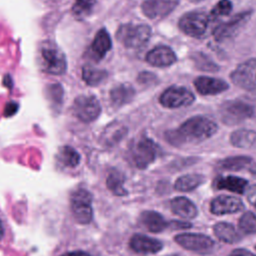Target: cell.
<instances>
[{
  "label": "cell",
  "mask_w": 256,
  "mask_h": 256,
  "mask_svg": "<svg viewBox=\"0 0 256 256\" xmlns=\"http://www.w3.org/2000/svg\"><path fill=\"white\" fill-rule=\"evenodd\" d=\"M247 199L251 205L256 209V185H252L247 192Z\"/></svg>",
  "instance_id": "36"
},
{
  "label": "cell",
  "mask_w": 256,
  "mask_h": 256,
  "mask_svg": "<svg viewBox=\"0 0 256 256\" xmlns=\"http://www.w3.org/2000/svg\"><path fill=\"white\" fill-rule=\"evenodd\" d=\"M48 97L50 101L54 105H60L62 103V98H63V89L62 86L59 84H52L48 87L47 90Z\"/></svg>",
  "instance_id": "34"
},
{
  "label": "cell",
  "mask_w": 256,
  "mask_h": 256,
  "mask_svg": "<svg viewBox=\"0 0 256 256\" xmlns=\"http://www.w3.org/2000/svg\"><path fill=\"white\" fill-rule=\"evenodd\" d=\"M232 82L253 94H256V58L239 64L230 74Z\"/></svg>",
  "instance_id": "7"
},
{
  "label": "cell",
  "mask_w": 256,
  "mask_h": 256,
  "mask_svg": "<svg viewBox=\"0 0 256 256\" xmlns=\"http://www.w3.org/2000/svg\"><path fill=\"white\" fill-rule=\"evenodd\" d=\"M216 237L225 243H235L240 240V235L233 225L225 222H219L213 227Z\"/></svg>",
  "instance_id": "24"
},
{
  "label": "cell",
  "mask_w": 256,
  "mask_h": 256,
  "mask_svg": "<svg viewBox=\"0 0 256 256\" xmlns=\"http://www.w3.org/2000/svg\"><path fill=\"white\" fill-rule=\"evenodd\" d=\"M61 256H90V254H88L87 252H84V251H72V252L65 253Z\"/></svg>",
  "instance_id": "40"
},
{
  "label": "cell",
  "mask_w": 256,
  "mask_h": 256,
  "mask_svg": "<svg viewBox=\"0 0 256 256\" xmlns=\"http://www.w3.org/2000/svg\"><path fill=\"white\" fill-rule=\"evenodd\" d=\"M255 248H256V247H255Z\"/></svg>",
  "instance_id": "45"
},
{
  "label": "cell",
  "mask_w": 256,
  "mask_h": 256,
  "mask_svg": "<svg viewBox=\"0 0 256 256\" xmlns=\"http://www.w3.org/2000/svg\"><path fill=\"white\" fill-rule=\"evenodd\" d=\"M247 185V180L237 176H221L215 179L217 189H224L237 194H243Z\"/></svg>",
  "instance_id": "21"
},
{
  "label": "cell",
  "mask_w": 256,
  "mask_h": 256,
  "mask_svg": "<svg viewBox=\"0 0 256 256\" xmlns=\"http://www.w3.org/2000/svg\"><path fill=\"white\" fill-rule=\"evenodd\" d=\"M176 5V0H145L142 3L141 9L146 17L158 19L170 14Z\"/></svg>",
  "instance_id": "13"
},
{
  "label": "cell",
  "mask_w": 256,
  "mask_h": 256,
  "mask_svg": "<svg viewBox=\"0 0 256 256\" xmlns=\"http://www.w3.org/2000/svg\"><path fill=\"white\" fill-rule=\"evenodd\" d=\"M194 86L201 95H216L228 89V84L219 79L208 76H200L194 80Z\"/></svg>",
  "instance_id": "16"
},
{
  "label": "cell",
  "mask_w": 256,
  "mask_h": 256,
  "mask_svg": "<svg viewBox=\"0 0 256 256\" xmlns=\"http://www.w3.org/2000/svg\"><path fill=\"white\" fill-rule=\"evenodd\" d=\"M253 114V106L240 99L225 101L219 107L220 119L227 125H235L240 123L252 117Z\"/></svg>",
  "instance_id": "4"
},
{
  "label": "cell",
  "mask_w": 256,
  "mask_h": 256,
  "mask_svg": "<svg viewBox=\"0 0 256 256\" xmlns=\"http://www.w3.org/2000/svg\"><path fill=\"white\" fill-rule=\"evenodd\" d=\"M193 93L183 86H170L159 97V102L166 108L189 106L194 102Z\"/></svg>",
  "instance_id": "9"
},
{
  "label": "cell",
  "mask_w": 256,
  "mask_h": 256,
  "mask_svg": "<svg viewBox=\"0 0 256 256\" xmlns=\"http://www.w3.org/2000/svg\"><path fill=\"white\" fill-rule=\"evenodd\" d=\"M217 129V124L213 120L198 115L187 119L179 127L166 131L165 139L176 147L195 145L212 137Z\"/></svg>",
  "instance_id": "1"
},
{
  "label": "cell",
  "mask_w": 256,
  "mask_h": 256,
  "mask_svg": "<svg viewBox=\"0 0 256 256\" xmlns=\"http://www.w3.org/2000/svg\"><path fill=\"white\" fill-rule=\"evenodd\" d=\"M130 248L137 253H157L162 249V243L155 239L142 234H135L129 241Z\"/></svg>",
  "instance_id": "18"
},
{
  "label": "cell",
  "mask_w": 256,
  "mask_h": 256,
  "mask_svg": "<svg viewBox=\"0 0 256 256\" xmlns=\"http://www.w3.org/2000/svg\"><path fill=\"white\" fill-rule=\"evenodd\" d=\"M252 14V11H243L236 14L228 21L218 25L213 31V37L215 41L222 42L231 37H234L248 22Z\"/></svg>",
  "instance_id": "10"
},
{
  "label": "cell",
  "mask_w": 256,
  "mask_h": 256,
  "mask_svg": "<svg viewBox=\"0 0 256 256\" xmlns=\"http://www.w3.org/2000/svg\"><path fill=\"white\" fill-rule=\"evenodd\" d=\"M190 58L198 70L206 72H215L219 70V66L210 57L202 52H193Z\"/></svg>",
  "instance_id": "28"
},
{
  "label": "cell",
  "mask_w": 256,
  "mask_h": 256,
  "mask_svg": "<svg viewBox=\"0 0 256 256\" xmlns=\"http://www.w3.org/2000/svg\"><path fill=\"white\" fill-rule=\"evenodd\" d=\"M232 11V2L230 0H220L211 9L209 17L211 20L226 16Z\"/></svg>",
  "instance_id": "33"
},
{
  "label": "cell",
  "mask_w": 256,
  "mask_h": 256,
  "mask_svg": "<svg viewBox=\"0 0 256 256\" xmlns=\"http://www.w3.org/2000/svg\"><path fill=\"white\" fill-rule=\"evenodd\" d=\"M172 228L174 229H188L191 227V224L184 221H172L170 223Z\"/></svg>",
  "instance_id": "39"
},
{
  "label": "cell",
  "mask_w": 256,
  "mask_h": 256,
  "mask_svg": "<svg viewBox=\"0 0 256 256\" xmlns=\"http://www.w3.org/2000/svg\"><path fill=\"white\" fill-rule=\"evenodd\" d=\"M229 256H256V255L253 254V253H251L250 251H248V250H246V249H241V248H239V249H234V250L230 253Z\"/></svg>",
  "instance_id": "38"
},
{
  "label": "cell",
  "mask_w": 256,
  "mask_h": 256,
  "mask_svg": "<svg viewBox=\"0 0 256 256\" xmlns=\"http://www.w3.org/2000/svg\"><path fill=\"white\" fill-rule=\"evenodd\" d=\"M171 210L177 216L184 219H192L197 216V208L193 202L185 197H176L170 202Z\"/></svg>",
  "instance_id": "20"
},
{
  "label": "cell",
  "mask_w": 256,
  "mask_h": 256,
  "mask_svg": "<svg viewBox=\"0 0 256 256\" xmlns=\"http://www.w3.org/2000/svg\"><path fill=\"white\" fill-rule=\"evenodd\" d=\"M157 153L158 146L148 137L140 138L132 150L134 163L140 169H144L149 166L156 159Z\"/></svg>",
  "instance_id": "11"
},
{
  "label": "cell",
  "mask_w": 256,
  "mask_h": 256,
  "mask_svg": "<svg viewBox=\"0 0 256 256\" xmlns=\"http://www.w3.org/2000/svg\"><path fill=\"white\" fill-rule=\"evenodd\" d=\"M208 14L200 11H193L184 14L178 22L179 29L186 35L194 38L202 37L210 21Z\"/></svg>",
  "instance_id": "6"
},
{
  "label": "cell",
  "mask_w": 256,
  "mask_h": 256,
  "mask_svg": "<svg viewBox=\"0 0 256 256\" xmlns=\"http://www.w3.org/2000/svg\"><path fill=\"white\" fill-rule=\"evenodd\" d=\"M141 224L152 233H159L163 231L169 224L164 217L156 211H143L140 215Z\"/></svg>",
  "instance_id": "19"
},
{
  "label": "cell",
  "mask_w": 256,
  "mask_h": 256,
  "mask_svg": "<svg viewBox=\"0 0 256 256\" xmlns=\"http://www.w3.org/2000/svg\"><path fill=\"white\" fill-rule=\"evenodd\" d=\"M135 95L134 88L128 83H121L112 88L110 98L114 105L122 106L129 103Z\"/></svg>",
  "instance_id": "22"
},
{
  "label": "cell",
  "mask_w": 256,
  "mask_h": 256,
  "mask_svg": "<svg viewBox=\"0 0 256 256\" xmlns=\"http://www.w3.org/2000/svg\"><path fill=\"white\" fill-rule=\"evenodd\" d=\"M39 62L45 73L62 75L67 69L65 54L59 46L50 40H45L39 46Z\"/></svg>",
  "instance_id": "2"
},
{
  "label": "cell",
  "mask_w": 256,
  "mask_h": 256,
  "mask_svg": "<svg viewBox=\"0 0 256 256\" xmlns=\"http://www.w3.org/2000/svg\"><path fill=\"white\" fill-rule=\"evenodd\" d=\"M96 0H75L72 6V12L76 18H84L91 14Z\"/></svg>",
  "instance_id": "31"
},
{
  "label": "cell",
  "mask_w": 256,
  "mask_h": 256,
  "mask_svg": "<svg viewBox=\"0 0 256 256\" xmlns=\"http://www.w3.org/2000/svg\"><path fill=\"white\" fill-rule=\"evenodd\" d=\"M190 1H197V0H190Z\"/></svg>",
  "instance_id": "44"
},
{
  "label": "cell",
  "mask_w": 256,
  "mask_h": 256,
  "mask_svg": "<svg viewBox=\"0 0 256 256\" xmlns=\"http://www.w3.org/2000/svg\"><path fill=\"white\" fill-rule=\"evenodd\" d=\"M71 210L75 220L80 224H88L93 219L92 195L86 189L73 192L70 199Z\"/></svg>",
  "instance_id": "5"
},
{
  "label": "cell",
  "mask_w": 256,
  "mask_h": 256,
  "mask_svg": "<svg viewBox=\"0 0 256 256\" xmlns=\"http://www.w3.org/2000/svg\"><path fill=\"white\" fill-rule=\"evenodd\" d=\"M4 235V227H3V224H2V221L0 219V239H2Z\"/></svg>",
  "instance_id": "43"
},
{
  "label": "cell",
  "mask_w": 256,
  "mask_h": 256,
  "mask_svg": "<svg viewBox=\"0 0 256 256\" xmlns=\"http://www.w3.org/2000/svg\"><path fill=\"white\" fill-rule=\"evenodd\" d=\"M252 162V158L248 156H231L227 157L225 159H222L218 162V167L222 170H240L248 165H250Z\"/></svg>",
  "instance_id": "27"
},
{
  "label": "cell",
  "mask_w": 256,
  "mask_h": 256,
  "mask_svg": "<svg viewBox=\"0 0 256 256\" xmlns=\"http://www.w3.org/2000/svg\"><path fill=\"white\" fill-rule=\"evenodd\" d=\"M72 110L79 120L89 123L99 117L101 105L94 95H79L73 102Z\"/></svg>",
  "instance_id": "8"
},
{
  "label": "cell",
  "mask_w": 256,
  "mask_h": 256,
  "mask_svg": "<svg viewBox=\"0 0 256 256\" xmlns=\"http://www.w3.org/2000/svg\"><path fill=\"white\" fill-rule=\"evenodd\" d=\"M151 37V28L145 24H123L117 30V39L127 48H142Z\"/></svg>",
  "instance_id": "3"
},
{
  "label": "cell",
  "mask_w": 256,
  "mask_h": 256,
  "mask_svg": "<svg viewBox=\"0 0 256 256\" xmlns=\"http://www.w3.org/2000/svg\"><path fill=\"white\" fill-rule=\"evenodd\" d=\"M107 75V71L94 68L90 65H85L82 68V78L89 86L99 85L106 79Z\"/></svg>",
  "instance_id": "26"
},
{
  "label": "cell",
  "mask_w": 256,
  "mask_h": 256,
  "mask_svg": "<svg viewBox=\"0 0 256 256\" xmlns=\"http://www.w3.org/2000/svg\"><path fill=\"white\" fill-rule=\"evenodd\" d=\"M3 84H4L5 86H7L8 88H11V87H12V80H11V78H10L9 75H6V76L4 77Z\"/></svg>",
  "instance_id": "41"
},
{
  "label": "cell",
  "mask_w": 256,
  "mask_h": 256,
  "mask_svg": "<svg viewBox=\"0 0 256 256\" xmlns=\"http://www.w3.org/2000/svg\"><path fill=\"white\" fill-rule=\"evenodd\" d=\"M156 79V77L153 75V74H151V73H149V72H142L141 74H139V76H138V81L139 82H141V83H151V82H153L154 80Z\"/></svg>",
  "instance_id": "37"
},
{
  "label": "cell",
  "mask_w": 256,
  "mask_h": 256,
  "mask_svg": "<svg viewBox=\"0 0 256 256\" xmlns=\"http://www.w3.org/2000/svg\"><path fill=\"white\" fill-rule=\"evenodd\" d=\"M124 176L121 172L114 170L109 173L107 180H106V185L110 191H112L115 195L118 196H123L127 194V191L124 189Z\"/></svg>",
  "instance_id": "29"
},
{
  "label": "cell",
  "mask_w": 256,
  "mask_h": 256,
  "mask_svg": "<svg viewBox=\"0 0 256 256\" xmlns=\"http://www.w3.org/2000/svg\"><path fill=\"white\" fill-rule=\"evenodd\" d=\"M204 181V176L200 174H186L179 177L175 182V189L181 192L194 190Z\"/></svg>",
  "instance_id": "25"
},
{
  "label": "cell",
  "mask_w": 256,
  "mask_h": 256,
  "mask_svg": "<svg viewBox=\"0 0 256 256\" xmlns=\"http://www.w3.org/2000/svg\"><path fill=\"white\" fill-rule=\"evenodd\" d=\"M249 171H250V173H251V174H252L254 177H256V163H255V164H252V165H250Z\"/></svg>",
  "instance_id": "42"
},
{
  "label": "cell",
  "mask_w": 256,
  "mask_h": 256,
  "mask_svg": "<svg viewBox=\"0 0 256 256\" xmlns=\"http://www.w3.org/2000/svg\"><path fill=\"white\" fill-rule=\"evenodd\" d=\"M230 142L239 148L256 147V132L249 129H239L230 135Z\"/></svg>",
  "instance_id": "23"
},
{
  "label": "cell",
  "mask_w": 256,
  "mask_h": 256,
  "mask_svg": "<svg viewBox=\"0 0 256 256\" xmlns=\"http://www.w3.org/2000/svg\"><path fill=\"white\" fill-rule=\"evenodd\" d=\"M174 240L183 248L201 254L209 253L214 248V241L204 235L197 233H183L175 236Z\"/></svg>",
  "instance_id": "12"
},
{
  "label": "cell",
  "mask_w": 256,
  "mask_h": 256,
  "mask_svg": "<svg viewBox=\"0 0 256 256\" xmlns=\"http://www.w3.org/2000/svg\"><path fill=\"white\" fill-rule=\"evenodd\" d=\"M59 159L66 167H76L80 162V154L71 146H63L59 151Z\"/></svg>",
  "instance_id": "30"
},
{
  "label": "cell",
  "mask_w": 256,
  "mask_h": 256,
  "mask_svg": "<svg viewBox=\"0 0 256 256\" xmlns=\"http://www.w3.org/2000/svg\"><path fill=\"white\" fill-rule=\"evenodd\" d=\"M111 47H112V41H111L110 35L105 28H102L96 33L94 40L90 46V49H89L90 57L94 61H100L101 59L104 58V56L111 49Z\"/></svg>",
  "instance_id": "17"
},
{
  "label": "cell",
  "mask_w": 256,
  "mask_h": 256,
  "mask_svg": "<svg viewBox=\"0 0 256 256\" xmlns=\"http://www.w3.org/2000/svg\"><path fill=\"white\" fill-rule=\"evenodd\" d=\"M239 228L246 234L256 233V215L248 211L242 214L239 219Z\"/></svg>",
  "instance_id": "32"
},
{
  "label": "cell",
  "mask_w": 256,
  "mask_h": 256,
  "mask_svg": "<svg viewBox=\"0 0 256 256\" xmlns=\"http://www.w3.org/2000/svg\"><path fill=\"white\" fill-rule=\"evenodd\" d=\"M177 58L173 50L168 46H157L146 55V61L155 67H168L176 62Z\"/></svg>",
  "instance_id": "15"
},
{
  "label": "cell",
  "mask_w": 256,
  "mask_h": 256,
  "mask_svg": "<svg viewBox=\"0 0 256 256\" xmlns=\"http://www.w3.org/2000/svg\"><path fill=\"white\" fill-rule=\"evenodd\" d=\"M18 108H19L18 103L14 102V101H10V102H8V103L5 105L3 114H4L5 117H10V116L14 115V114L18 111Z\"/></svg>",
  "instance_id": "35"
},
{
  "label": "cell",
  "mask_w": 256,
  "mask_h": 256,
  "mask_svg": "<svg viewBox=\"0 0 256 256\" xmlns=\"http://www.w3.org/2000/svg\"><path fill=\"white\" fill-rule=\"evenodd\" d=\"M244 207L240 198L229 195H220L214 198L210 204V211L214 215L236 213Z\"/></svg>",
  "instance_id": "14"
}]
</instances>
